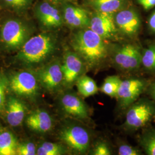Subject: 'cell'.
I'll return each mask as SVG.
<instances>
[{"instance_id":"cell-1","label":"cell","mask_w":155,"mask_h":155,"mask_svg":"<svg viewBox=\"0 0 155 155\" xmlns=\"http://www.w3.org/2000/svg\"><path fill=\"white\" fill-rule=\"evenodd\" d=\"M72 45L78 55L90 67L98 65L107 56V48L103 39L91 29L78 32L74 35Z\"/></svg>"},{"instance_id":"cell-2","label":"cell","mask_w":155,"mask_h":155,"mask_svg":"<svg viewBox=\"0 0 155 155\" xmlns=\"http://www.w3.org/2000/svg\"><path fill=\"white\" fill-rule=\"evenodd\" d=\"M54 43L50 36L40 34L27 40L22 45L18 58L28 63H38L53 51Z\"/></svg>"},{"instance_id":"cell-3","label":"cell","mask_w":155,"mask_h":155,"mask_svg":"<svg viewBox=\"0 0 155 155\" xmlns=\"http://www.w3.org/2000/svg\"><path fill=\"white\" fill-rule=\"evenodd\" d=\"M155 117V102L143 99L130 106L126 116V127L137 130L147 125Z\"/></svg>"},{"instance_id":"cell-4","label":"cell","mask_w":155,"mask_h":155,"mask_svg":"<svg viewBox=\"0 0 155 155\" xmlns=\"http://www.w3.org/2000/svg\"><path fill=\"white\" fill-rule=\"evenodd\" d=\"M147 86V82L142 79L133 78L122 81L116 98L121 106L126 108L137 101Z\"/></svg>"},{"instance_id":"cell-5","label":"cell","mask_w":155,"mask_h":155,"mask_svg":"<svg viewBox=\"0 0 155 155\" xmlns=\"http://www.w3.org/2000/svg\"><path fill=\"white\" fill-rule=\"evenodd\" d=\"M27 31L21 22L16 20H8L1 29V39L9 48H17L26 41Z\"/></svg>"},{"instance_id":"cell-6","label":"cell","mask_w":155,"mask_h":155,"mask_svg":"<svg viewBox=\"0 0 155 155\" xmlns=\"http://www.w3.org/2000/svg\"><path fill=\"white\" fill-rule=\"evenodd\" d=\"M61 139L66 144L79 153H85L90 145V136L87 130L79 126H71L63 129Z\"/></svg>"},{"instance_id":"cell-7","label":"cell","mask_w":155,"mask_h":155,"mask_svg":"<svg viewBox=\"0 0 155 155\" xmlns=\"http://www.w3.org/2000/svg\"><path fill=\"white\" fill-rule=\"evenodd\" d=\"M114 59L117 65L121 68L132 71L139 68L141 65L142 54L137 47L127 45L118 50Z\"/></svg>"},{"instance_id":"cell-8","label":"cell","mask_w":155,"mask_h":155,"mask_svg":"<svg viewBox=\"0 0 155 155\" xmlns=\"http://www.w3.org/2000/svg\"><path fill=\"white\" fill-rule=\"evenodd\" d=\"M90 29L102 39H109L115 35L116 22L112 13L98 12L90 19Z\"/></svg>"},{"instance_id":"cell-9","label":"cell","mask_w":155,"mask_h":155,"mask_svg":"<svg viewBox=\"0 0 155 155\" xmlns=\"http://www.w3.org/2000/svg\"><path fill=\"white\" fill-rule=\"evenodd\" d=\"M10 86L16 94L23 96H32L36 94L38 84L36 78L29 72H18L11 79Z\"/></svg>"},{"instance_id":"cell-10","label":"cell","mask_w":155,"mask_h":155,"mask_svg":"<svg viewBox=\"0 0 155 155\" xmlns=\"http://www.w3.org/2000/svg\"><path fill=\"white\" fill-rule=\"evenodd\" d=\"M115 22L120 31L127 35H134L139 31L141 21L138 14L133 10H123L117 14Z\"/></svg>"},{"instance_id":"cell-11","label":"cell","mask_w":155,"mask_h":155,"mask_svg":"<svg viewBox=\"0 0 155 155\" xmlns=\"http://www.w3.org/2000/svg\"><path fill=\"white\" fill-rule=\"evenodd\" d=\"M63 79L67 83H71L77 80L83 71V64L77 54H67L63 64L61 66Z\"/></svg>"},{"instance_id":"cell-12","label":"cell","mask_w":155,"mask_h":155,"mask_svg":"<svg viewBox=\"0 0 155 155\" xmlns=\"http://www.w3.org/2000/svg\"><path fill=\"white\" fill-rule=\"evenodd\" d=\"M61 105L64 110L70 116L82 120L86 119L89 116L85 104L75 95H64L61 98Z\"/></svg>"},{"instance_id":"cell-13","label":"cell","mask_w":155,"mask_h":155,"mask_svg":"<svg viewBox=\"0 0 155 155\" xmlns=\"http://www.w3.org/2000/svg\"><path fill=\"white\" fill-rule=\"evenodd\" d=\"M40 79L46 89H55L63 79L61 65L56 63L46 67L40 74Z\"/></svg>"},{"instance_id":"cell-14","label":"cell","mask_w":155,"mask_h":155,"mask_svg":"<svg viewBox=\"0 0 155 155\" xmlns=\"http://www.w3.org/2000/svg\"><path fill=\"white\" fill-rule=\"evenodd\" d=\"M64 19L72 27L82 28L90 24V19L84 9L73 6H67L64 9Z\"/></svg>"},{"instance_id":"cell-15","label":"cell","mask_w":155,"mask_h":155,"mask_svg":"<svg viewBox=\"0 0 155 155\" xmlns=\"http://www.w3.org/2000/svg\"><path fill=\"white\" fill-rule=\"evenodd\" d=\"M27 124L28 127L34 131L45 133L52 128V120L47 112L36 111L28 117Z\"/></svg>"},{"instance_id":"cell-16","label":"cell","mask_w":155,"mask_h":155,"mask_svg":"<svg viewBox=\"0 0 155 155\" xmlns=\"http://www.w3.org/2000/svg\"><path fill=\"white\" fill-rule=\"evenodd\" d=\"M38 16L40 21L47 27H59L62 23L59 12L48 2H43L39 5Z\"/></svg>"},{"instance_id":"cell-17","label":"cell","mask_w":155,"mask_h":155,"mask_svg":"<svg viewBox=\"0 0 155 155\" xmlns=\"http://www.w3.org/2000/svg\"><path fill=\"white\" fill-rule=\"evenodd\" d=\"M6 118L12 127L19 126L25 116V106L20 100L11 97L7 102Z\"/></svg>"},{"instance_id":"cell-18","label":"cell","mask_w":155,"mask_h":155,"mask_svg":"<svg viewBox=\"0 0 155 155\" xmlns=\"http://www.w3.org/2000/svg\"><path fill=\"white\" fill-rule=\"evenodd\" d=\"M16 139L12 133L5 132L0 133V155L17 154Z\"/></svg>"},{"instance_id":"cell-19","label":"cell","mask_w":155,"mask_h":155,"mask_svg":"<svg viewBox=\"0 0 155 155\" xmlns=\"http://www.w3.org/2000/svg\"><path fill=\"white\" fill-rule=\"evenodd\" d=\"M76 84L79 93L84 97H89L98 92V89L95 81L87 76L78 78Z\"/></svg>"},{"instance_id":"cell-20","label":"cell","mask_w":155,"mask_h":155,"mask_svg":"<svg viewBox=\"0 0 155 155\" xmlns=\"http://www.w3.org/2000/svg\"><path fill=\"white\" fill-rule=\"evenodd\" d=\"M125 0H91L92 4L98 12L113 13L124 5Z\"/></svg>"},{"instance_id":"cell-21","label":"cell","mask_w":155,"mask_h":155,"mask_svg":"<svg viewBox=\"0 0 155 155\" xmlns=\"http://www.w3.org/2000/svg\"><path fill=\"white\" fill-rule=\"evenodd\" d=\"M140 143L147 155H155V129H145L140 139Z\"/></svg>"},{"instance_id":"cell-22","label":"cell","mask_w":155,"mask_h":155,"mask_svg":"<svg viewBox=\"0 0 155 155\" xmlns=\"http://www.w3.org/2000/svg\"><path fill=\"white\" fill-rule=\"evenodd\" d=\"M121 82V79L117 76L108 77L102 84L101 91L111 97H116Z\"/></svg>"},{"instance_id":"cell-23","label":"cell","mask_w":155,"mask_h":155,"mask_svg":"<svg viewBox=\"0 0 155 155\" xmlns=\"http://www.w3.org/2000/svg\"><path fill=\"white\" fill-rule=\"evenodd\" d=\"M141 65L150 72H155V45L145 49L142 54Z\"/></svg>"},{"instance_id":"cell-24","label":"cell","mask_w":155,"mask_h":155,"mask_svg":"<svg viewBox=\"0 0 155 155\" xmlns=\"http://www.w3.org/2000/svg\"><path fill=\"white\" fill-rule=\"evenodd\" d=\"M64 153L61 145L51 142H45L40 145L37 150L38 155H61Z\"/></svg>"},{"instance_id":"cell-25","label":"cell","mask_w":155,"mask_h":155,"mask_svg":"<svg viewBox=\"0 0 155 155\" xmlns=\"http://www.w3.org/2000/svg\"><path fill=\"white\" fill-rule=\"evenodd\" d=\"M17 154L19 155H36V147L34 144L31 142L22 143L17 145Z\"/></svg>"},{"instance_id":"cell-26","label":"cell","mask_w":155,"mask_h":155,"mask_svg":"<svg viewBox=\"0 0 155 155\" xmlns=\"http://www.w3.org/2000/svg\"><path fill=\"white\" fill-rule=\"evenodd\" d=\"M118 152L120 155H141V152L138 149L125 144L119 147Z\"/></svg>"},{"instance_id":"cell-27","label":"cell","mask_w":155,"mask_h":155,"mask_svg":"<svg viewBox=\"0 0 155 155\" xmlns=\"http://www.w3.org/2000/svg\"><path fill=\"white\" fill-rule=\"evenodd\" d=\"M94 155H110L111 152L109 148L105 143H100L96 145L93 151Z\"/></svg>"},{"instance_id":"cell-28","label":"cell","mask_w":155,"mask_h":155,"mask_svg":"<svg viewBox=\"0 0 155 155\" xmlns=\"http://www.w3.org/2000/svg\"><path fill=\"white\" fill-rule=\"evenodd\" d=\"M29 0H5L9 5L16 8H22L27 5Z\"/></svg>"},{"instance_id":"cell-29","label":"cell","mask_w":155,"mask_h":155,"mask_svg":"<svg viewBox=\"0 0 155 155\" xmlns=\"http://www.w3.org/2000/svg\"><path fill=\"white\" fill-rule=\"evenodd\" d=\"M137 2L145 10H150L155 6V0H137Z\"/></svg>"},{"instance_id":"cell-30","label":"cell","mask_w":155,"mask_h":155,"mask_svg":"<svg viewBox=\"0 0 155 155\" xmlns=\"http://www.w3.org/2000/svg\"><path fill=\"white\" fill-rule=\"evenodd\" d=\"M5 102V86L4 83L0 82V110L4 108Z\"/></svg>"},{"instance_id":"cell-31","label":"cell","mask_w":155,"mask_h":155,"mask_svg":"<svg viewBox=\"0 0 155 155\" xmlns=\"http://www.w3.org/2000/svg\"><path fill=\"white\" fill-rule=\"evenodd\" d=\"M147 93L150 97L152 98L153 101L155 102V82L148 85L147 87Z\"/></svg>"},{"instance_id":"cell-32","label":"cell","mask_w":155,"mask_h":155,"mask_svg":"<svg viewBox=\"0 0 155 155\" xmlns=\"http://www.w3.org/2000/svg\"><path fill=\"white\" fill-rule=\"evenodd\" d=\"M148 24L150 29L155 33V11L150 17Z\"/></svg>"},{"instance_id":"cell-33","label":"cell","mask_w":155,"mask_h":155,"mask_svg":"<svg viewBox=\"0 0 155 155\" xmlns=\"http://www.w3.org/2000/svg\"><path fill=\"white\" fill-rule=\"evenodd\" d=\"M2 132V128L1 127V126H0V133Z\"/></svg>"},{"instance_id":"cell-34","label":"cell","mask_w":155,"mask_h":155,"mask_svg":"<svg viewBox=\"0 0 155 155\" xmlns=\"http://www.w3.org/2000/svg\"><path fill=\"white\" fill-rule=\"evenodd\" d=\"M53 1H58V0H53Z\"/></svg>"}]
</instances>
